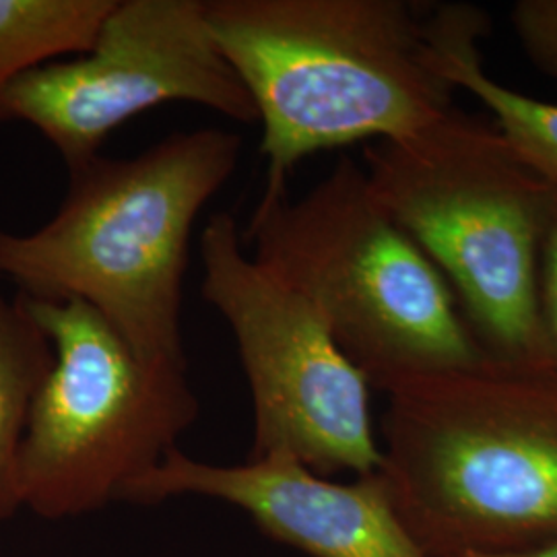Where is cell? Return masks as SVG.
<instances>
[{
	"label": "cell",
	"mask_w": 557,
	"mask_h": 557,
	"mask_svg": "<svg viewBox=\"0 0 557 557\" xmlns=\"http://www.w3.org/2000/svg\"><path fill=\"white\" fill-rule=\"evenodd\" d=\"M479 44H458L446 54V79L457 91L465 89L478 98L518 160L557 186V103L535 100L492 79L483 69Z\"/></svg>",
	"instance_id": "12"
},
{
	"label": "cell",
	"mask_w": 557,
	"mask_h": 557,
	"mask_svg": "<svg viewBox=\"0 0 557 557\" xmlns=\"http://www.w3.org/2000/svg\"><path fill=\"white\" fill-rule=\"evenodd\" d=\"M252 257L310 299L372 388L494 363L436 264L349 158L301 199L260 197L242 232Z\"/></svg>",
	"instance_id": "4"
},
{
	"label": "cell",
	"mask_w": 557,
	"mask_h": 557,
	"mask_svg": "<svg viewBox=\"0 0 557 557\" xmlns=\"http://www.w3.org/2000/svg\"><path fill=\"white\" fill-rule=\"evenodd\" d=\"M223 59L262 124V197L287 195L320 151L400 140L455 108L446 54L490 32L485 11L409 0H205Z\"/></svg>",
	"instance_id": "1"
},
{
	"label": "cell",
	"mask_w": 557,
	"mask_h": 557,
	"mask_svg": "<svg viewBox=\"0 0 557 557\" xmlns=\"http://www.w3.org/2000/svg\"><path fill=\"white\" fill-rule=\"evenodd\" d=\"M510 21L524 54L557 81V0H518Z\"/></svg>",
	"instance_id": "13"
},
{
	"label": "cell",
	"mask_w": 557,
	"mask_h": 557,
	"mask_svg": "<svg viewBox=\"0 0 557 557\" xmlns=\"http://www.w3.org/2000/svg\"><path fill=\"white\" fill-rule=\"evenodd\" d=\"M114 7L116 0H0V89L89 52Z\"/></svg>",
	"instance_id": "11"
},
{
	"label": "cell",
	"mask_w": 557,
	"mask_h": 557,
	"mask_svg": "<svg viewBox=\"0 0 557 557\" xmlns=\"http://www.w3.org/2000/svg\"><path fill=\"white\" fill-rule=\"evenodd\" d=\"M54 366V349L20 298L0 294V522L21 508L20 457L41 384Z\"/></svg>",
	"instance_id": "10"
},
{
	"label": "cell",
	"mask_w": 557,
	"mask_h": 557,
	"mask_svg": "<svg viewBox=\"0 0 557 557\" xmlns=\"http://www.w3.org/2000/svg\"><path fill=\"white\" fill-rule=\"evenodd\" d=\"M242 137L174 133L133 158L69 170L57 215L32 234L0 230V277L36 299L91 306L139 356L188 366L182 281L195 221L234 176Z\"/></svg>",
	"instance_id": "2"
},
{
	"label": "cell",
	"mask_w": 557,
	"mask_h": 557,
	"mask_svg": "<svg viewBox=\"0 0 557 557\" xmlns=\"http://www.w3.org/2000/svg\"><path fill=\"white\" fill-rule=\"evenodd\" d=\"M17 298L54 349L21 446V504L71 518L124 499L199 416L188 366L143 358L79 299Z\"/></svg>",
	"instance_id": "6"
},
{
	"label": "cell",
	"mask_w": 557,
	"mask_h": 557,
	"mask_svg": "<svg viewBox=\"0 0 557 557\" xmlns=\"http://www.w3.org/2000/svg\"><path fill=\"white\" fill-rule=\"evenodd\" d=\"M386 494L430 557L557 541V374L487 363L388 393Z\"/></svg>",
	"instance_id": "3"
},
{
	"label": "cell",
	"mask_w": 557,
	"mask_h": 557,
	"mask_svg": "<svg viewBox=\"0 0 557 557\" xmlns=\"http://www.w3.org/2000/svg\"><path fill=\"white\" fill-rule=\"evenodd\" d=\"M202 496L234 504L269 537L312 557H430L407 531L379 471L341 483L287 457L213 465L170 453L124 499Z\"/></svg>",
	"instance_id": "9"
},
{
	"label": "cell",
	"mask_w": 557,
	"mask_h": 557,
	"mask_svg": "<svg viewBox=\"0 0 557 557\" xmlns=\"http://www.w3.org/2000/svg\"><path fill=\"white\" fill-rule=\"evenodd\" d=\"M363 172L446 278L487 358L552 372L537 278L556 184L518 160L496 126L457 106L407 139L366 145Z\"/></svg>",
	"instance_id": "5"
},
{
	"label": "cell",
	"mask_w": 557,
	"mask_h": 557,
	"mask_svg": "<svg viewBox=\"0 0 557 557\" xmlns=\"http://www.w3.org/2000/svg\"><path fill=\"white\" fill-rule=\"evenodd\" d=\"M200 294L232 329L250 386L248 458H294L322 478L379 471L372 386L317 306L246 252L239 223L225 211L200 234Z\"/></svg>",
	"instance_id": "7"
},
{
	"label": "cell",
	"mask_w": 557,
	"mask_h": 557,
	"mask_svg": "<svg viewBox=\"0 0 557 557\" xmlns=\"http://www.w3.org/2000/svg\"><path fill=\"white\" fill-rule=\"evenodd\" d=\"M450 557H557V541L535 547V549H527V552H515V554H458Z\"/></svg>",
	"instance_id": "15"
},
{
	"label": "cell",
	"mask_w": 557,
	"mask_h": 557,
	"mask_svg": "<svg viewBox=\"0 0 557 557\" xmlns=\"http://www.w3.org/2000/svg\"><path fill=\"white\" fill-rule=\"evenodd\" d=\"M537 308L547 361L552 372L557 374V193L541 242Z\"/></svg>",
	"instance_id": "14"
},
{
	"label": "cell",
	"mask_w": 557,
	"mask_h": 557,
	"mask_svg": "<svg viewBox=\"0 0 557 557\" xmlns=\"http://www.w3.org/2000/svg\"><path fill=\"white\" fill-rule=\"evenodd\" d=\"M170 101L257 122L255 101L211 34L205 0H116L89 52L0 89V122L34 126L75 170L98 158L122 124Z\"/></svg>",
	"instance_id": "8"
}]
</instances>
